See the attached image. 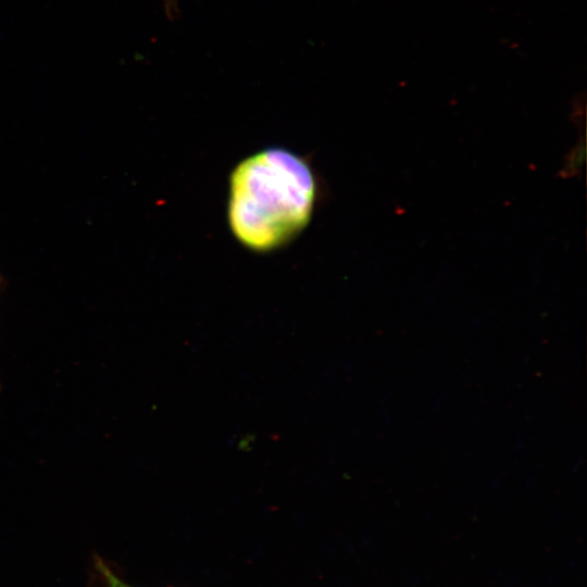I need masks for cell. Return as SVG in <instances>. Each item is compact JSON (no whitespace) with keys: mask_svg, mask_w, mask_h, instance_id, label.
<instances>
[{"mask_svg":"<svg viewBox=\"0 0 587 587\" xmlns=\"http://www.w3.org/2000/svg\"><path fill=\"white\" fill-rule=\"evenodd\" d=\"M95 566L98 573L101 575L103 583L107 587H134L125 583L120 576H117L102 559L96 558Z\"/></svg>","mask_w":587,"mask_h":587,"instance_id":"obj_3","label":"cell"},{"mask_svg":"<svg viewBox=\"0 0 587 587\" xmlns=\"http://www.w3.org/2000/svg\"><path fill=\"white\" fill-rule=\"evenodd\" d=\"M1 286H2V279H1V277H0V290H1Z\"/></svg>","mask_w":587,"mask_h":587,"instance_id":"obj_5","label":"cell"},{"mask_svg":"<svg viewBox=\"0 0 587 587\" xmlns=\"http://www.w3.org/2000/svg\"><path fill=\"white\" fill-rule=\"evenodd\" d=\"M165 2H167V4H170L171 2H174L175 0H164Z\"/></svg>","mask_w":587,"mask_h":587,"instance_id":"obj_4","label":"cell"},{"mask_svg":"<svg viewBox=\"0 0 587 587\" xmlns=\"http://www.w3.org/2000/svg\"><path fill=\"white\" fill-rule=\"evenodd\" d=\"M586 160V139L583 134L577 140L576 145L567 153L564 166L560 171L559 175L562 178H572L578 176L584 168Z\"/></svg>","mask_w":587,"mask_h":587,"instance_id":"obj_2","label":"cell"},{"mask_svg":"<svg viewBox=\"0 0 587 587\" xmlns=\"http://www.w3.org/2000/svg\"><path fill=\"white\" fill-rule=\"evenodd\" d=\"M316 197L317 183L307 159L280 147L262 149L230 173L232 234L249 250L277 249L305 228Z\"/></svg>","mask_w":587,"mask_h":587,"instance_id":"obj_1","label":"cell"}]
</instances>
